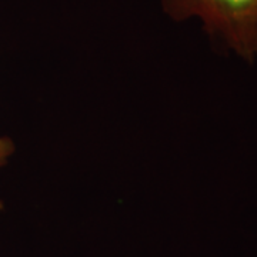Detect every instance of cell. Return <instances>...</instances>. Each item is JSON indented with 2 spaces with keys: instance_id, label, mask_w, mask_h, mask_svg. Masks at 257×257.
<instances>
[{
  "instance_id": "1",
  "label": "cell",
  "mask_w": 257,
  "mask_h": 257,
  "mask_svg": "<svg viewBox=\"0 0 257 257\" xmlns=\"http://www.w3.org/2000/svg\"><path fill=\"white\" fill-rule=\"evenodd\" d=\"M176 20L199 16L213 39L251 62L257 56V0H163Z\"/></svg>"
},
{
  "instance_id": "2",
  "label": "cell",
  "mask_w": 257,
  "mask_h": 257,
  "mask_svg": "<svg viewBox=\"0 0 257 257\" xmlns=\"http://www.w3.org/2000/svg\"><path fill=\"white\" fill-rule=\"evenodd\" d=\"M15 150V146L13 143L10 142V139L8 138H0V167L6 163L8 157L13 153ZM3 209V204L0 203V210Z\"/></svg>"
}]
</instances>
